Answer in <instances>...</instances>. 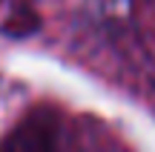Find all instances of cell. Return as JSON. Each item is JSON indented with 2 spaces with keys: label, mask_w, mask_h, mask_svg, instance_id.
Masks as SVG:
<instances>
[{
  "label": "cell",
  "mask_w": 155,
  "mask_h": 152,
  "mask_svg": "<svg viewBox=\"0 0 155 152\" xmlns=\"http://www.w3.org/2000/svg\"><path fill=\"white\" fill-rule=\"evenodd\" d=\"M0 152H58V126L46 112H32L0 141Z\"/></svg>",
  "instance_id": "1"
}]
</instances>
